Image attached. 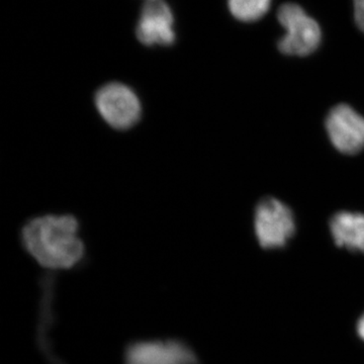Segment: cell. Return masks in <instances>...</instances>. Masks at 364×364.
<instances>
[{
	"instance_id": "cell-1",
	"label": "cell",
	"mask_w": 364,
	"mask_h": 364,
	"mask_svg": "<svg viewBox=\"0 0 364 364\" xmlns=\"http://www.w3.org/2000/svg\"><path fill=\"white\" fill-rule=\"evenodd\" d=\"M77 220L72 215L36 218L23 227L21 238L31 256L49 269L75 267L85 255Z\"/></svg>"
},
{
	"instance_id": "cell-2",
	"label": "cell",
	"mask_w": 364,
	"mask_h": 364,
	"mask_svg": "<svg viewBox=\"0 0 364 364\" xmlns=\"http://www.w3.org/2000/svg\"><path fill=\"white\" fill-rule=\"evenodd\" d=\"M277 20L286 30L277 47L287 56L306 57L317 51L322 42V30L316 20L296 4H282L277 11Z\"/></svg>"
},
{
	"instance_id": "cell-3",
	"label": "cell",
	"mask_w": 364,
	"mask_h": 364,
	"mask_svg": "<svg viewBox=\"0 0 364 364\" xmlns=\"http://www.w3.org/2000/svg\"><path fill=\"white\" fill-rule=\"evenodd\" d=\"M254 228L261 247L277 249L294 236L296 223L291 208L277 198H267L256 208Z\"/></svg>"
},
{
	"instance_id": "cell-4",
	"label": "cell",
	"mask_w": 364,
	"mask_h": 364,
	"mask_svg": "<svg viewBox=\"0 0 364 364\" xmlns=\"http://www.w3.org/2000/svg\"><path fill=\"white\" fill-rule=\"evenodd\" d=\"M95 105L102 119L117 130H128L135 126L142 114L135 91L119 82L100 88L95 95Z\"/></svg>"
},
{
	"instance_id": "cell-5",
	"label": "cell",
	"mask_w": 364,
	"mask_h": 364,
	"mask_svg": "<svg viewBox=\"0 0 364 364\" xmlns=\"http://www.w3.org/2000/svg\"><path fill=\"white\" fill-rule=\"evenodd\" d=\"M326 129L333 146L347 155L364 148V117L348 105L333 107L326 119Z\"/></svg>"
},
{
	"instance_id": "cell-6",
	"label": "cell",
	"mask_w": 364,
	"mask_h": 364,
	"mask_svg": "<svg viewBox=\"0 0 364 364\" xmlns=\"http://www.w3.org/2000/svg\"><path fill=\"white\" fill-rule=\"evenodd\" d=\"M126 364H198L191 347L177 340L144 341L132 344L124 356Z\"/></svg>"
},
{
	"instance_id": "cell-7",
	"label": "cell",
	"mask_w": 364,
	"mask_h": 364,
	"mask_svg": "<svg viewBox=\"0 0 364 364\" xmlns=\"http://www.w3.org/2000/svg\"><path fill=\"white\" fill-rule=\"evenodd\" d=\"M174 18L162 0H151L143 6L136 26V37L146 46H170L176 42Z\"/></svg>"
},
{
	"instance_id": "cell-8",
	"label": "cell",
	"mask_w": 364,
	"mask_h": 364,
	"mask_svg": "<svg viewBox=\"0 0 364 364\" xmlns=\"http://www.w3.org/2000/svg\"><path fill=\"white\" fill-rule=\"evenodd\" d=\"M330 230L335 244L355 252L364 253V215L340 212L333 215Z\"/></svg>"
},
{
	"instance_id": "cell-9",
	"label": "cell",
	"mask_w": 364,
	"mask_h": 364,
	"mask_svg": "<svg viewBox=\"0 0 364 364\" xmlns=\"http://www.w3.org/2000/svg\"><path fill=\"white\" fill-rule=\"evenodd\" d=\"M272 0H228L230 13L242 23L261 20L269 11Z\"/></svg>"
},
{
	"instance_id": "cell-10",
	"label": "cell",
	"mask_w": 364,
	"mask_h": 364,
	"mask_svg": "<svg viewBox=\"0 0 364 364\" xmlns=\"http://www.w3.org/2000/svg\"><path fill=\"white\" fill-rule=\"evenodd\" d=\"M353 1L354 21L359 30L364 33V0H352Z\"/></svg>"
},
{
	"instance_id": "cell-11",
	"label": "cell",
	"mask_w": 364,
	"mask_h": 364,
	"mask_svg": "<svg viewBox=\"0 0 364 364\" xmlns=\"http://www.w3.org/2000/svg\"><path fill=\"white\" fill-rule=\"evenodd\" d=\"M356 331H358L359 338L364 341V314L358 320V325H356Z\"/></svg>"
},
{
	"instance_id": "cell-12",
	"label": "cell",
	"mask_w": 364,
	"mask_h": 364,
	"mask_svg": "<svg viewBox=\"0 0 364 364\" xmlns=\"http://www.w3.org/2000/svg\"><path fill=\"white\" fill-rule=\"evenodd\" d=\"M148 1H151V0H148Z\"/></svg>"
}]
</instances>
